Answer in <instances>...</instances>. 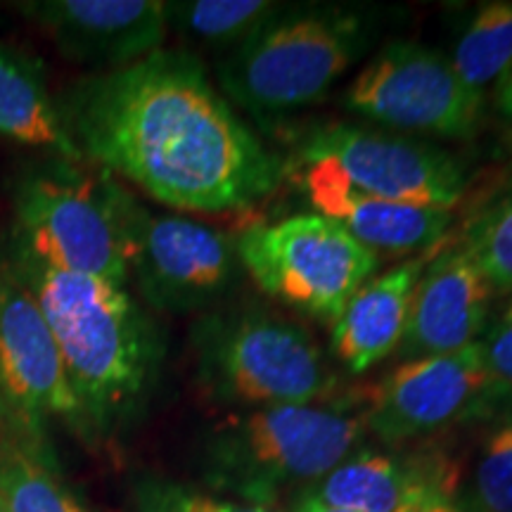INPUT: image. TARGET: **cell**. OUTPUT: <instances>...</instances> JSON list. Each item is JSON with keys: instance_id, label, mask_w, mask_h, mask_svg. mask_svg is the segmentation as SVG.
<instances>
[{"instance_id": "obj_6", "label": "cell", "mask_w": 512, "mask_h": 512, "mask_svg": "<svg viewBox=\"0 0 512 512\" xmlns=\"http://www.w3.org/2000/svg\"><path fill=\"white\" fill-rule=\"evenodd\" d=\"M197 377L214 399L247 408L309 406L337 377L309 330L275 313L245 309L204 316L192 330Z\"/></svg>"}, {"instance_id": "obj_27", "label": "cell", "mask_w": 512, "mask_h": 512, "mask_svg": "<svg viewBox=\"0 0 512 512\" xmlns=\"http://www.w3.org/2000/svg\"><path fill=\"white\" fill-rule=\"evenodd\" d=\"M498 105H501V110L508 114V117H512V64L501 79V88H498Z\"/></svg>"}, {"instance_id": "obj_16", "label": "cell", "mask_w": 512, "mask_h": 512, "mask_svg": "<svg viewBox=\"0 0 512 512\" xmlns=\"http://www.w3.org/2000/svg\"><path fill=\"white\" fill-rule=\"evenodd\" d=\"M299 181L318 214L339 223L377 256L430 252L453 223V211L380 200L318 171L299 169Z\"/></svg>"}, {"instance_id": "obj_18", "label": "cell", "mask_w": 512, "mask_h": 512, "mask_svg": "<svg viewBox=\"0 0 512 512\" xmlns=\"http://www.w3.org/2000/svg\"><path fill=\"white\" fill-rule=\"evenodd\" d=\"M0 136L46 150L53 157L83 162L50 95L46 67L27 50L0 43Z\"/></svg>"}, {"instance_id": "obj_23", "label": "cell", "mask_w": 512, "mask_h": 512, "mask_svg": "<svg viewBox=\"0 0 512 512\" xmlns=\"http://www.w3.org/2000/svg\"><path fill=\"white\" fill-rule=\"evenodd\" d=\"M472 498L477 512H512V411L486 432L475 465Z\"/></svg>"}, {"instance_id": "obj_19", "label": "cell", "mask_w": 512, "mask_h": 512, "mask_svg": "<svg viewBox=\"0 0 512 512\" xmlns=\"http://www.w3.org/2000/svg\"><path fill=\"white\" fill-rule=\"evenodd\" d=\"M283 8L268 0H185L166 3V17L190 43L230 53Z\"/></svg>"}, {"instance_id": "obj_12", "label": "cell", "mask_w": 512, "mask_h": 512, "mask_svg": "<svg viewBox=\"0 0 512 512\" xmlns=\"http://www.w3.org/2000/svg\"><path fill=\"white\" fill-rule=\"evenodd\" d=\"M50 420L86 430L43 311L5 264L0 266V427L12 441L48 456Z\"/></svg>"}, {"instance_id": "obj_8", "label": "cell", "mask_w": 512, "mask_h": 512, "mask_svg": "<svg viewBox=\"0 0 512 512\" xmlns=\"http://www.w3.org/2000/svg\"><path fill=\"white\" fill-rule=\"evenodd\" d=\"M297 169L325 174L380 200L453 211L467 178L458 159L437 145L401 133L335 124L306 136Z\"/></svg>"}, {"instance_id": "obj_13", "label": "cell", "mask_w": 512, "mask_h": 512, "mask_svg": "<svg viewBox=\"0 0 512 512\" xmlns=\"http://www.w3.org/2000/svg\"><path fill=\"white\" fill-rule=\"evenodd\" d=\"M19 10L76 64L112 72L157 53L169 34L162 0H34Z\"/></svg>"}, {"instance_id": "obj_15", "label": "cell", "mask_w": 512, "mask_h": 512, "mask_svg": "<svg viewBox=\"0 0 512 512\" xmlns=\"http://www.w3.org/2000/svg\"><path fill=\"white\" fill-rule=\"evenodd\" d=\"M456 482V465L444 456L356 448L309 496L351 512H422L451 501Z\"/></svg>"}, {"instance_id": "obj_7", "label": "cell", "mask_w": 512, "mask_h": 512, "mask_svg": "<svg viewBox=\"0 0 512 512\" xmlns=\"http://www.w3.org/2000/svg\"><path fill=\"white\" fill-rule=\"evenodd\" d=\"M235 247L261 292L330 325L380 266V256L318 211L247 226Z\"/></svg>"}, {"instance_id": "obj_11", "label": "cell", "mask_w": 512, "mask_h": 512, "mask_svg": "<svg viewBox=\"0 0 512 512\" xmlns=\"http://www.w3.org/2000/svg\"><path fill=\"white\" fill-rule=\"evenodd\" d=\"M128 278L147 306L166 313L202 311L235 283V238L209 223L155 214L131 197L126 211Z\"/></svg>"}, {"instance_id": "obj_4", "label": "cell", "mask_w": 512, "mask_h": 512, "mask_svg": "<svg viewBox=\"0 0 512 512\" xmlns=\"http://www.w3.org/2000/svg\"><path fill=\"white\" fill-rule=\"evenodd\" d=\"M366 12L335 5L285 8L226 53L216 76L240 110L271 121L316 105L373 41Z\"/></svg>"}, {"instance_id": "obj_14", "label": "cell", "mask_w": 512, "mask_h": 512, "mask_svg": "<svg viewBox=\"0 0 512 512\" xmlns=\"http://www.w3.org/2000/svg\"><path fill=\"white\" fill-rule=\"evenodd\" d=\"M496 290L463 245L427 261L413 292L408 328L399 344L406 361L451 354L482 339Z\"/></svg>"}, {"instance_id": "obj_24", "label": "cell", "mask_w": 512, "mask_h": 512, "mask_svg": "<svg viewBox=\"0 0 512 512\" xmlns=\"http://www.w3.org/2000/svg\"><path fill=\"white\" fill-rule=\"evenodd\" d=\"M133 501H136V512H280L209 494V491L192 489L178 482H166V479L140 482Z\"/></svg>"}, {"instance_id": "obj_25", "label": "cell", "mask_w": 512, "mask_h": 512, "mask_svg": "<svg viewBox=\"0 0 512 512\" xmlns=\"http://www.w3.org/2000/svg\"><path fill=\"white\" fill-rule=\"evenodd\" d=\"M479 347L491 377L512 394V292L498 318L484 330Z\"/></svg>"}, {"instance_id": "obj_26", "label": "cell", "mask_w": 512, "mask_h": 512, "mask_svg": "<svg viewBox=\"0 0 512 512\" xmlns=\"http://www.w3.org/2000/svg\"><path fill=\"white\" fill-rule=\"evenodd\" d=\"M501 150V183L512 188V131L505 136Z\"/></svg>"}, {"instance_id": "obj_10", "label": "cell", "mask_w": 512, "mask_h": 512, "mask_svg": "<svg viewBox=\"0 0 512 512\" xmlns=\"http://www.w3.org/2000/svg\"><path fill=\"white\" fill-rule=\"evenodd\" d=\"M510 399L475 342L451 354L401 363L368 389L361 411L366 432L382 444L399 446L460 422L489 418Z\"/></svg>"}, {"instance_id": "obj_21", "label": "cell", "mask_w": 512, "mask_h": 512, "mask_svg": "<svg viewBox=\"0 0 512 512\" xmlns=\"http://www.w3.org/2000/svg\"><path fill=\"white\" fill-rule=\"evenodd\" d=\"M0 498L10 512H88L46 456L17 441L0 448Z\"/></svg>"}, {"instance_id": "obj_29", "label": "cell", "mask_w": 512, "mask_h": 512, "mask_svg": "<svg viewBox=\"0 0 512 512\" xmlns=\"http://www.w3.org/2000/svg\"><path fill=\"white\" fill-rule=\"evenodd\" d=\"M422 512H460V510L451 501H446V503L432 505V508H427V510H422Z\"/></svg>"}, {"instance_id": "obj_5", "label": "cell", "mask_w": 512, "mask_h": 512, "mask_svg": "<svg viewBox=\"0 0 512 512\" xmlns=\"http://www.w3.org/2000/svg\"><path fill=\"white\" fill-rule=\"evenodd\" d=\"M131 197L112 174L83 162L55 157L31 166L12 185L15 256L126 287Z\"/></svg>"}, {"instance_id": "obj_1", "label": "cell", "mask_w": 512, "mask_h": 512, "mask_svg": "<svg viewBox=\"0 0 512 512\" xmlns=\"http://www.w3.org/2000/svg\"><path fill=\"white\" fill-rule=\"evenodd\" d=\"M83 162L190 214L240 211L278 188L283 164L188 50H157L76 81L57 100Z\"/></svg>"}, {"instance_id": "obj_22", "label": "cell", "mask_w": 512, "mask_h": 512, "mask_svg": "<svg viewBox=\"0 0 512 512\" xmlns=\"http://www.w3.org/2000/svg\"><path fill=\"white\" fill-rule=\"evenodd\" d=\"M463 245L470 249L496 294L512 292V197L496 202L467 228Z\"/></svg>"}, {"instance_id": "obj_20", "label": "cell", "mask_w": 512, "mask_h": 512, "mask_svg": "<svg viewBox=\"0 0 512 512\" xmlns=\"http://www.w3.org/2000/svg\"><path fill=\"white\" fill-rule=\"evenodd\" d=\"M451 64L460 79L479 93L503 79L512 64V3L496 0L479 5L453 48Z\"/></svg>"}, {"instance_id": "obj_9", "label": "cell", "mask_w": 512, "mask_h": 512, "mask_svg": "<svg viewBox=\"0 0 512 512\" xmlns=\"http://www.w3.org/2000/svg\"><path fill=\"white\" fill-rule=\"evenodd\" d=\"M344 105L396 131L472 138L482 124L484 93L460 79L448 55L394 41L356 74Z\"/></svg>"}, {"instance_id": "obj_3", "label": "cell", "mask_w": 512, "mask_h": 512, "mask_svg": "<svg viewBox=\"0 0 512 512\" xmlns=\"http://www.w3.org/2000/svg\"><path fill=\"white\" fill-rule=\"evenodd\" d=\"M363 434L361 406L320 401L252 408L211 430L204 482L219 496L278 510L294 491L309 494L356 451Z\"/></svg>"}, {"instance_id": "obj_2", "label": "cell", "mask_w": 512, "mask_h": 512, "mask_svg": "<svg viewBox=\"0 0 512 512\" xmlns=\"http://www.w3.org/2000/svg\"><path fill=\"white\" fill-rule=\"evenodd\" d=\"M8 266L34 294L53 332L86 430L107 432L131 418L150 394L164 356L152 318L126 287L15 254Z\"/></svg>"}, {"instance_id": "obj_30", "label": "cell", "mask_w": 512, "mask_h": 512, "mask_svg": "<svg viewBox=\"0 0 512 512\" xmlns=\"http://www.w3.org/2000/svg\"><path fill=\"white\" fill-rule=\"evenodd\" d=\"M0 512H10L8 508H5V503H3V498H0Z\"/></svg>"}, {"instance_id": "obj_17", "label": "cell", "mask_w": 512, "mask_h": 512, "mask_svg": "<svg viewBox=\"0 0 512 512\" xmlns=\"http://www.w3.org/2000/svg\"><path fill=\"white\" fill-rule=\"evenodd\" d=\"M425 266L427 259L420 254L373 275L332 323V351L351 375H363L399 349Z\"/></svg>"}, {"instance_id": "obj_28", "label": "cell", "mask_w": 512, "mask_h": 512, "mask_svg": "<svg viewBox=\"0 0 512 512\" xmlns=\"http://www.w3.org/2000/svg\"><path fill=\"white\" fill-rule=\"evenodd\" d=\"M292 512H351V510H342V508H332V505H325V503H320L318 498H313V496H302L297 501V505H294V510Z\"/></svg>"}]
</instances>
